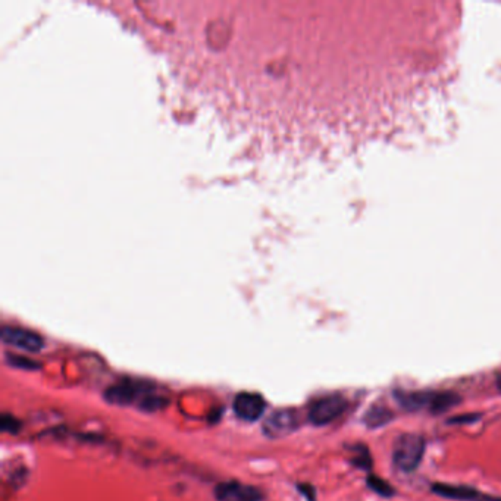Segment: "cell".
I'll return each instance as SVG.
<instances>
[{"instance_id": "6da1fadb", "label": "cell", "mask_w": 501, "mask_h": 501, "mask_svg": "<svg viewBox=\"0 0 501 501\" xmlns=\"http://www.w3.org/2000/svg\"><path fill=\"white\" fill-rule=\"evenodd\" d=\"M105 398L110 405L131 406L137 405L140 409L154 412L166 406L168 400L154 390V386L140 381H121L109 386L105 391Z\"/></svg>"}, {"instance_id": "7a4b0ae2", "label": "cell", "mask_w": 501, "mask_h": 501, "mask_svg": "<svg viewBox=\"0 0 501 501\" xmlns=\"http://www.w3.org/2000/svg\"><path fill=\"white\" fill-rule=\"evenodd\" d=\"M425 453V440L418 434L400 435L393 447V462L405 472H413L416 469Z\"/></svg>"}, {"instance_id": "3957f363", "label": "cell", "mask_w": 501, "mask_h": 501, "mask_svg": "<svg viewBox=\"0 0 501 501\" xmlns=\"http://www.w3.org/2000/svg\"><path fill=\"white\" fill-rule=\"evenodd\" d=\"M347 406H349V402L346 400V397H342L340 394L325 395V397L318 398L317 402H313L310 405L309 412H307V418L313 425H317V426L328 425L333 421H335L337 418H340L341 414L346 412Z\"/></svg>"}, {"instance_id": "277c9868", "label": "cell", "mask_w": 501, "mask_h": 501, "mask_svg": "<svg viewBox=\"0 0 501 501\" xmlns=\"http://www.w3.org/2000/svg\"><path fill=\"white\" fill-rule=\"evenodd\" d=\"M300 426V416L297 410L294 409H281L270 414L269 418L263 422V434L268 438L278 440L284 438L294 431Z\"/></svg>"}, {"instance_id": "5b68a950", "label": "cell", "mask_w": 501, "mask_h": 501, "mask_svg": "<svg viewBox=\"0 0 501 501\" xmlns=\"http://www.w3.org/2000/svg\"><path fill=\"white\" fill-rule=\"evenodd\" d=\"M217 501H262L263 494L253 485L228 481L217 485L213 491Z\"/></svg>"}, {"instance_id": "8992f818", "label": "cell", "mask_w": 501, "mask_h": 501, "mask_svg": "<svg viewBox=\"0 0 501 501\" xmlns=\"http://www.w3.org/2000/svg\"><path fill=\"white\" fill-rule=\"evenodd\" d=\"M2 340L8 346L30 353L40 351L43 347H45V340H43L37 333H33L30 329H24V328L5 326L2 329Z\"/></svg>"}, {"instance_id": "52a82bcc", "label": "cell", "mask_w": 501, "mask_h": 501, "mask_svg": "<svg viewBox=\"0 0 501 501\" xmlns=\"http://www.w3.org/2000/svg\"><path fill=\"white\" fill-rule=\"evenodd\" d=\"M266 410V402L261 394L240 393L234 400V412L242 421H259Z\"/></svg>"}, {"instance_id": "ba28073f", "label": "cell", "mask_w": 501, "mask_h": 501, "mask_svg": "<svg viewBox=\"0 0 501 501\" xmlns=\"http://www.w3.org/2000/svg\"><path fill=\"white\" fill-rule=\"evenodd\" d=\"M433 493L456 501H501V497H491L479 493L470 486L449 485V484H434Z\"/></svg>"}, {"instance_id": "9c48e42d", "label": "cell", "mask_w": 501, "mask_h": 501, "mask_svg": "<svg viewBox=\"0 0 501 501\" xmlns=\"http://www.w3.org/2000/svg\"><path fill=\"white\" fill-rule=\"evenodd\" d=\"M435 391H394V398L400 407L407 412L429 410L433 405Z\"/></svg>"}, {"instance_id": "30bf717a", "label": "cell", "mask_w": 501, "mask_h": 501, "mask_svg": "<svg viewBox=\"0 0 501 501\" xmlns=\"http://www.w3.org/2000/svg\"><path fill=\"white\" fill-rule=\"evenodd\" d=\"M393 419H394L393 410H390L389 407H385V406H381V405L372 406L363 414V423L369 429H377V428L389 425Z\"/></svg>"}, {"instance_id": "8fae6325", "label": "cell", "mask_w": 501, "mask_h": 501, "mask_svg": "<svg viewBox=\"0 0 501 501\" xmlns=\"http://www.w3.org/2000/svg\"><path fill=\"white\" fill-rule=\"evenodd\" d=\"M460 402H462V398L459 397V394L451 393V391H441V393L435 391L433 405H431V407H429V412H431L433 414L446 413L447 410L453 409Z\"/></svg>"}, {"instance_id": "7c38bea8", "label": "cell", "mask_w": 501, "mask_h": 501, "mask_svg": "<svg viewBox=\"0 0 501 501\" xmlns=\"http://www.w3.org/2000/svg\"><path fill=\"white\" fill-rule=\"evenodd\" d=\"M353 453L354 454L350 460L353 463V466L363 469V470L372 469V463H374V460H372L370 451L366 446H363V444H356V446L353 447Z\"/></svg>"}, {"instance_id": "4fadbf2b", "label": "cell", "mask_w": 501, "mask_h": 501, "mask_svg": "<svg viewBox=\"0 0 501 501\" xmlns=\"http://www.w3.org/2000/svg\"><path fill=\"white\" fill-rule=\"evenodd\" d=\"M366 484H368V486H369V490H372L374 493L379 494L381 497L390 498V497H393V495L395 494L393 486H391L389 482H386V481L378 478L377 475H369V477L366 478Z\"/></svg>"}, {"instance_id": "5bb4252c", "label": "cell", "mask_w": 501, "mask_h": 501, "mask_svg": "<svg viewBox=\"0 0 501 501\" xmlns=\"http://www.w3.org/2000/svg\"><path fill=\"white\" fill-rule=\"evenodd\" d=\"M9 363L15 365L20 368H25V369H36L37 363L27 359V357H20V356H9Z\"/></svg>"}, {"instance_id": "9a60e30c", "label": "cell", "mask_w": 501, "mask_h": 501, "mask_svg": "<svg viewBox=\"0 0 501 501\" xmlns=\"http://www.w3.org/2000/svg\"><path fill=\"white\" fill-rule=\"evenodd\" d=\"M481 419V414L477 413H466V414H459V416H454L451 419H449V423H470Z\"/></svg>"}, {"instance_id": "2e32d148", "label": "cell", "mask_w": 501, "mask_h": 501, "mask_svg": "<svg viewBox=\"0 0 501 501\" xmlns=\"http://www.w3.org/2000/svg\"><path fill=\"white\" fill-rule=\"evenodd\" d=\"M2 428L3 431H8V433H17L18 428H20V423L15 418L12 416H3L2 419Z\"/></svg>"}, {"instance_id": "e0dca14e", "label": "cell", "mask_w": 501, "mask_h": 501, "mask_svg": "<svg viewBox=\"0 0 501 501\" xmlns=\"http://www.w3.org/2000/svg\"><path fill=\"white\" fill-rule=\"evenodd\" d=\"M495 384H497V389H498V391L501 393V372H500V374L497 375V379H495Z\"/></svg>"}]
</instances>
